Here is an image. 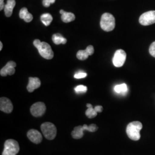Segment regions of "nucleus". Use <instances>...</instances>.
Returning a JSON list of instances; mask_svg holds the SVG:
<instances>
[{
	"label": "nucleus",
	"mask_w": 155,
	"mask_h": 155,
	"mask_svg": "<svg viewBox=\"0 0 155 155\" xmlns=\"http://www.w3.org/2000/svg\"><path fill=\"white\" fill-rule=\"evenodd\" d=\"M41 130L45 137L49 140L55 138L57 129L54 124L50 122H45L41 125Z\"/></svg>",
	"instance_id": "39448f33"
},
{
	"label": "nucleus",
	"mask_w": 155,
	"mask_h": 155,
	"mask_svg": "<svg viewBox=\"0 0 155 155\" xmlns=\"http://www.w3.org/2000/svg\"><path fill=\"white\" fill-rule=\"evenodd\" d=\"M20 150L18 142L13 139L7 140L4 144V149L2 155H16Z\"/></svg>",
	"instance_id": "423d86ee"
},
{
	"label": "nucleus",
	"mask_w": 155,
	"mask_h": 155,
	"mask_svg": "<svg viewBox=\"0 0 155 155\" xmlns=\"http://www.w3.org/2000/svg\"><path fill=\"white\" fill-rule=\"evenodd\" d=\"M149 51H150V54L153 57L155 58V41L152 43L150 45Z\"/></svg>",
	"instance_id": "5701e85b"
},
{
	"label": "nucleus",
	"mask_w": 155,
	"mask_h": 155,
	"mask_svg": "<svg viewBox=\"0 0 155 155\" xmlns=\"http://www.w3.org/2000/svg\"><path fill=\"white\" fill-rule=\"evenodd\" d=\"M40 20L45 26H48L52 22L53 18L50 13H45L41 16Z\"/></svg>",
	"instance_id": "6ab92c4d"
},
{
	"label": "nucleus",
	"mask_w": 155,
	"mask_h": 155,
	"mask_svg": "<svg viewBox=\"0 0 155 155\" xmlns=\"http://www.w3.org/2000/svg\"><path fill=\"white\" fill-rule=\"evenodd\" d=\"M86 106L88 107V109H87V110L86 111V113H85L86 116L87 117L89 118H93L97 116V112L94 109V108L93 107L92 105H91L90 104H87Z\"/></svg>",
	"instance_id": "a211bd4d"
},
{
	"label": "nucleus",
	"mask_w": 155,
	"mask_h": 155,
	"mask_svg": "<svg viewBox=\"0 0 155 155\" xmlns=\"http://www.w3.org/2000/svg\"><path fill=\"white\" fill-rule=\"evenodd\" d=\"M33 45L39 51L40 55L46 59H51L54 57V52L50 45L46 42H41L39 39L33 41Z\"/></svg>",
	"instance_id": "f257e3e1"
},
{
	"label": "nucleus",
	"mask_w": 155,
	"mask_h": 155,
	"mask_svg": "<svg viewBox=\"0 0 155 155\" xmlns=\"http://www.w3.org/2000/svg\"><path fill=\"white\" fill-rule=\"evenodd\" d=\"M86 50L87 51V52H89L90 56L92 55L94 52V48L93 45H89Z\"/></svg>",
	"instance_id": "a878e982"
},
{
	"label": "nucleus",
	"mask_w": 155,
	"mask_h": 155,
	"mask_svg": "<svg viewBox=\"0 0 155 155\" xmlns=\"http://www.w3.org/2000/svg\"><path fill=\"white\" fill-rule=\"evenodd\" d=\"M98 129V127L94 124L90 125L89 126L84 124L83 126H78L74 127L71 132V136L74 139H80L83 137L84 130H88L90 132H94Z\"/></svg>",
	"instance_id": "20e7f679"
},
{
	"label": "nucleus",
	"mask_w": 155,
	"mask_h": 155,
	"mask_svg": "<svg viewBox=\"0 0 155 155\" xmlns=\"http://www.w3.org/2000/svg\"><path fill=\"white\" fill-rule=\"evenodd\" d=\"M87 90L86 86L83 85H79L75 88V91L77 94H84L86 93Z\"/></svg>",
	"instance_id": "4be33fe9"
},
{
	"label": "nucleus",
	"mask_w": 155,
	"mask_h": 155,
	"mask_svg": "<svg viewBox=\"0 0 155 155\" xmlns=\"http://www.w3.org/2000/svg\"><path fill=\"white\" fill-rule=\"evenodd\" d=\"M19 16L21 19H23L25 22H30L33 20L32 15L29 13L27 8H22V9L20 10Z\"/></svg>",
	"instance_id": "2eb2a0df"
},
{
	"label": "nucleus",
	"mask_w": 155,
	"mask_h": 155,
	"mask_svg": "<svg viewBox=\"0 0 155 155\" xmlns=\"http://www.w3.org/2000/svg\"><path fill=\"white\" fill-rule=\"evenodd\" d=\"M60 13L61 15V18L64 22H70L74 21L75 19V16L74 13L71 12H67L63 10L60 11Z\"/></svg>",
	"instance_id": "dca6fc26"
},
{
	"label": "nucleus",
	"mask_w": 155,
	"mask_h": 155,
	"mask_svg": "<svg viewBox=\"0 0 155 155\" xmlns=\"http://www.w3.org/2000/svg\"><path fill=\"white\" fill-rule=\"evenodd\" d=\"M100 25L101 28L106 32L113 31L116 25L114 17L110 13H105L101 17Z\"/></svg>",
	"instance_id": "7ed1b4c3"
},
{
	"label": "nucleus",
	"mask_w": 155,
	"mask_h": 155,
	"mask_svg": "<svg viewBox=\"0 0 155 155\" xmlns=\"http://www.w3.org/2000/svg\"><path fill=\"white\" fill-rule=\"evenodd\" d=\"M56 0H43V4L45 7H49L51 4L55 3Z\"/></svg>",
	"instance_id": "393cba45"
},
{
	"label": "nucleus",
	"mask_w": 155,
	"mask_h": 155,
	"mask_svg": "<svg viewBox=\"0 0 155 155\" xmlns=\"http://www.w3.org/2000/svg\"><path fill=\"white\" fill-rule=\"evenodd\" d=\"M4 5V0H0V10L2 11L3 9H4V7H5Z\"/></svg>",
	"instance_id": "cd10ccee"
},
{
	"label": "nucleus",
	"mask_w": 155,
	"mask_h": 155,
	"mask_svg": "<svg viewBox=\"0 0 155 155\" xmlns=\"http://www.w3.org/2000/svg\"><path fill=\"white\" fill-rule=\"evenodd\" d=\"M90 55L86 50H80L77 52V57L79 60L84 61L88 58Z\"/></svg>",
	"instance_id": "412c9836"
},
{
	"label": "nucleus",
	"mask_w": 155,
	"mask_h": 155,
	"mask_svg": "<svg viewBox=\"0 0 155 155\" xmlns=\"http://www.w3.org/2000/svg\"><path fill=\"white\" fill-rule=\"evenodd\" d=\"M94 109L97 113H101L103 110V107L102 106H96L94 107Z\"/></svg>",
	"instance_id": "bb28decb"
},
{
	"label": "nucleus",
	"mask_w": 155,
	"mask_h": 155,
	"mask_svg": "<svg viewBox=\"0 0 155 155\" xmlns=\"http://www.w3.org/2000/svg\"><path fill=\"white\" fill-rule=\"evenodd\" d=\"M45 110L46 107L45 104L41 102H38L34 104L30 109L32 115L36 117L42 116L45 114Z\"/></svg>",
	"instance_id": "1a4fd4ad"
},
{
	"label": "nucleus",
	"mask_w": 155,
	"mask_h": 155,
	"mask_svg": "<svg viewBox=\"0 0 155 155\" xmlns=\"http://www.w3.org/2000/svg\"><path fill=\"white\" fill-rule=\"evenodd\" d=\"M2 47H3V45L1 41H0V51H1L2 49Z\"/></svg>",
	"instance_id": "c85d7f7f"
},
{
	"label": "nucleus",
	"mask_w": 155,
	"mask_h": 155,
	"mask_svg": "<svg viewBox=\"0 0 155 155\" xmlns=\"http://www.w3.org/2000/svg\"><path fill=\"white\" fill-rule=\"evenodd\" d=\"M52 41L55 45H61V44L65 45L67 43V39L64 38L60 33L53 35Z\"/></svg>",
	"instance_id": "f3484780"
},
{
	"label": "nucleus",
	"mask_w": 155,
	"mask_h": 155,
	"mask_svg": "<svg viewBox=\"0 0 155 155\" xmlns=\"http://www.w3.org/2000/svg\"><path fill=\"white\" fill-rule=\"evenodd\" d=\"M143 125L139 121L130 122L127 125L126 132L129 139L137 141L140 139V132L142 129Z\"/></svg>",
	"instance_id": "f03ea898"
},
{
	"label": "nucleus",
	"mask_w": 155,
	"mask_h": 155,
	"mask_svg": "<svg viewBox=\"0 0 155 155\" xmlns=\"http://www.w3.org/2000/svg\"><path fill=\"white\" fill-rule=\"evenodd\" d=\"M13 106L11 100L6 97H1L0 99V110L6 113H11L13 111Z\"/></svg>",
	"instance_id": "9b49d317"
},
{
	"label": "nucleus",
	"mask_w": 155,
	"mask_h": 155,
	"mask_svg": "<svg viewBox=\"0 0 155 155\" xmlns=\"http://www.w3.org/2000/svg\"><path fill=\"white\" fill-rule=\"evenodd\" d=\"M87 77V74L86 72H80L75 74L74 78L76 79H82Z\"/></svg>",
	"instance_id": "b1692460"
},
{
	"label": "nucleus",
	"mask_w": 155,
	"mask_h": 155,
	"mask_svg": "<svg viewBox=\"0 0 155 155\" xmlns=\"http://www.w3.org/2000/svg\"><path fill=\"white\" fill-rule=\"evenodd\" d=\"M114 91L118 94H126L127 91V85L125 83L116 85L114 88Z\"/></svg>",
	"instance_id": "aec40b11"
},
{
	"label": "nucleus",
	"mask_w": 155,
	"mask_h": 155,
	"mask_svg": "<svg viewBox=\"0 0 155 155\" xmlns=\"http://www.w3.org/2000/svg\"><path fill=\"white\" fill-rule=\"evenodd\" d=\"M139 22L144 26L150 25L153 24H155V11H150L144 13L140 17Z\"/></svg>",
	"instance_id": "0eeeda50"
},
{
	"label": "nucleus",
	"mask_w": 155,
	"mask_h": 155,
	"mask_svg": "<svg viewBox=\"0 0 155 155\" xmlns=\"http://www.w3.org/2000/svg\"><path fill=\"white\" fill-rule=\"evenodd\" d=\"M29 140L35 144H39L43 140L42 135L40 132L36 129H31L27 133Z\"/></svg>",
	"instance_id": "f8f14e48"
},
{
	"label": "nucleus",
	"mask_w": 155,
	"mask_h": 155,
	"mask_svg": "<svg viewBox=\"0 0 155 155\" xmlns=\"http://www.w3.org/2000/svg\"><path fill=\"white\" fill-rule=\"evenodd\" d=\"M41 85V82L39 78L36 77L29 78V83L27 85V89L29 93L33 92L35 90L40 87Z\"/></svg>",
	"instance_id": "ddd939ff"
},
{
	"label": "nucleus",
	"mask_w": 155,
	"mask_h": 155,
	"mask_svg": "<svg viewBox=\"0 0 155 155\" xmlns=\"http://www.w3.org/2000/svg\"><path fill=\"white\" fill-rule=\"evenodd\" d=\"M16 5L15 0H8L4 7V12L6 17L11 16L13 13V10Z\"/></svg>",
	"instance_id": "4468645a"
},
{
	"label": "nucleus",
	"mask_w": 155,
	"mask_h": 155,
	"mask_svg": "<svg viewBox=\"0 0 155 155\" xmlns=\"http://www.w3.org/2000/svg\"><path fill=\"white\" fill-rule=\"evenodd\" d=\"M127 54L123 50H117L113 58V63L116 67H121L125 63Z\"/></svg>",
	"instance_id": "6e6552de"
},
{
	"label": "nucleus",
	"mask_w": 155,
	"mask_h": 155,
	"mask_svg": "<svg viewBox=\"0 0 155 155\" xmlns=\"http://www.w3.org/2000/svg\"><path fill=\"white\" fill-rule=\"evenodd\" d=\"M15 67H16V63L15 61H10L0 71V74L2 77H6L8 75H12L15 72Z\"/></svg>",
	"instance_id": "9d476101"
}]
</instances>
